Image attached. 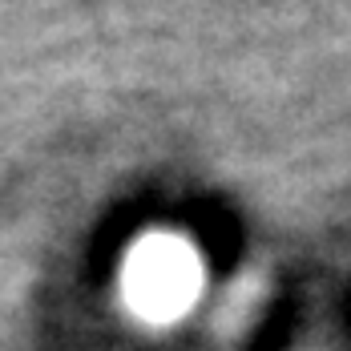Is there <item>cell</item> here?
Masks as SVG:
<instances>
[{
  "label": "cell",
  "instance_id": "cell-1",
  "mask_svg": "<svg viewBox=\"0 0 351 351\" xmlns=\"http://www.w3.org/2000/svg\"><path fill=\"white\" fill-rule=\"evenodd\" d=\"M198 291H202V258L194 243L170 230H154L134 243L121 271V295L138 319L174 323L194 307Z\"/></svg>",
  "mask_w": 351,
  "mask_h": 351
}]
</instances>
